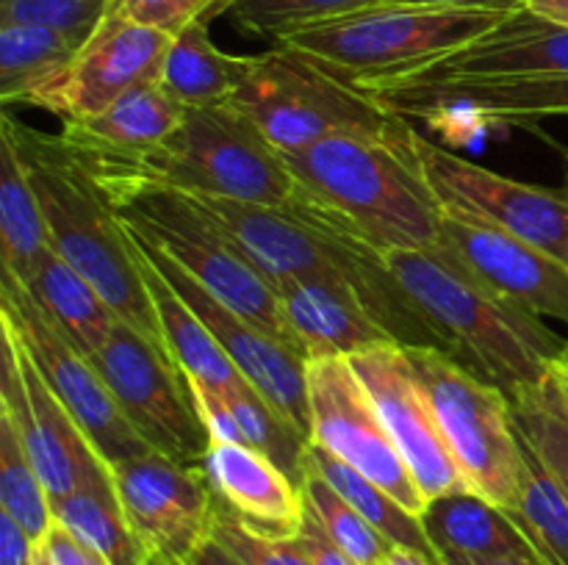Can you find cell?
<instances>
[{
    "mask_svg": "<svg viewBox=\"0 0 568 565\" xmlns=\"http://www.w3.org/2000/svg\"><path fill=\"white\" fill-rule=\"evenodd\" d=\"M464 565H547L538 554L532 557H521V554H508V557H491V559H475V563Z\"/></svg>",
    "mask_w": 568,
    "mask_h": 565,
    "instance_id": "cell-49",
    "label": "cell"
},
{
    "mask_svg": "<svg viewBox=\"0 0 568 565\" xmlns=\"http://www.w3.org/2000/svg\"><path fill=\"white\" fill-rule=\"evenodd\" d=\"M0 131L9 133L20 153L42 208L50 247L103 294L116 319L164 347L131 233L92 175L67 150L59 133L33 131L9 111L0 120Z\"/></svg>",
    "mask_w": 568,
    "mask_h": 565,
    "instance_id": "cell-3",
    "label": "cell"
},
{
    "mask_svg": "<svg viewBox=\"0 0 568 565\" xmlns=\"http://www.w3.org/2000/svg\"><path fill=\"white\" fill-rule=\"evenodd\" d=\"M286 325L305 358L358 355L364 349L397 343L392 332L366 310L358 294L331 277H288L275 286Z\"/></svg>",
    "mask_w": 568,
    "mask_h": 565,
    "instance_id": "cell-22",
    "label": "cell"
},
{
    "mask_svg": "<svg viewBox=\"0 0 568 565\" xmlns=\"http://www.w3.org/2000/svg\"><path fill=\"white\" fill-rule=\"evenodd\" d=\"M75 158L92 175V181L109 197V203L114 205V210L128 227L142 233L161 253L170 255L183 271H189L216 299L231 305L233 310L253 319L255 325H261L266 332H272L303 355L292 327L283 319L275 286L250 264V258L236 247L231 233L194 194L164 186V183L150 181V177L133 175V172L116 170V166L81 158V155H75Z\"/></svg>",
    "mask_w": 568,
    "mask_h": 565,
    "instance_id": "cell-5",
    "label": "cell"
},
{
    "mask_svg": "<svg viewBox=\"0 0 568 565\" xmlns=\"http://www.w3.org/2000/svg\"><path fill=\"white\" fill-rule=\"evenodd\" d=\"M22 286L42 308V314L89 358L100 352L120 321L103 294L81 271L72 269L53 247L39 255L37 266Z\"/></svg>",
    "mask_w": 568,
    "mask_h": 565,
    "instance_id": "cell-26",
    "label": "cell"
},
{
    "mask_svg": "<svg viewBox=\"0 0 568 565\" xmlns=\"http://www.w3.org/2000/svg\"><path fill=\"white\" fill-rule=\"evenodd\" d=\"M231 3L233 0H111L109 6L139 25L178 37L192 22H211L222 11H231Z\"/></svg>",
    "mask_w": 568,
    "mask_h": 565,
    "instance_id": "cell-41",
    "label": "cell"
},
{
    "mask_svg": "<svg viewBox=\"0 0 568 565\" xmlns=\"http://www.w3.org/2000/svg\"><path fill=\"white\" fill-rule=\"evenodd\" d=\"M514 11L381 3L286 33L275 44L366 89L408 75L475 42Z\"/></svg>",
    "mask_w": 568,
    "mask_h": 565,
    "instance_id": "cell-7",
    "label": "cell"
},
{
    "mask_svg": "<svg viewBox=\"0 0 568 565\" xmlns=\"http://www.w3.org/2000/svg\"><path fill=\"white\" fill-rule=\"evenodd\" d=\"M349 366L369 391L422 496L433 502L447 493L469 491L403 343H383L349 355Z\"/></svg>",
    "mask_w": 568,
    "mask_h": 565,
    "instance_id": "cell-19",
    "label": "cell"
},
{
    "mask_svg": "<svg viewBox=\"0 0 568 565\" xmlns=\"http://www.w3.org/2000/svg\"><path fill=\"white\" fill-rule=\"evenodd\" d=\"M53 518L78 541L103 554L111 565H148L153 559V552L144 546L122 510L114 480L81 487L53 502Z\"/></svg>",
    "mask_w": 568,
    "mask_h": 565,
    "instance_id": "cell-31",
    "label": "cell"
},
{
    "mask_svg": "<svg viewBox=\"0 0 568 565\" xmlns=\"http://www.w3.org/2000/svg\"><path fill=\"white\" fill-rule=\"evenodd\" d=\"M78 48L64 33L37 22H0V105L33 109L39 94L53 86Z\"/></svg>",
    "mask_w": 568,
    "mask_h": 565,
    "instance_id": "cell-28",
    "label": "cell"
},
{
    "mask_svg": "<svg viewBox=\"0 0 568 565\" xmlns=\"http://www.w3.org/2000/svg\"><path fill=\"white\" fill-rule=\"evenodd\" d=\"M0 314L14 325L22 347L42 371L44 382L81 424L109 469L153 452V446L125 419L92 358L42 314L26 286L14 277L3 275L0 280Z\"/></svg>",
    "mask_w": 568,
    "mask_h": 565,
    "instance_id": "cell-12",
    "label": "cell"
},
{
    "mask_svg": "<svg viewBox=\"0 0 568 565\" xmlns=\"http://www.w3.org/2000/svg\"><path fill=\"white\" fill-rule=\"evenodd\" d=\"M250 66L253 55L220 50L209 37V22L200 20L172 37L159 83L183 109H200L236 97Z\"/></svg>",
    "mask_w": 568,
    "mask_h": 565,
    "instance_id": "cell-27",
    "label": "cell"
},
{
    "mask_svg": "<svg viewBox=\"0 0 568 565\" xmlns=\"http://www.w3.org/2000/svg\"><path fill=\"white\" fill-rule=\"evenodd\" d=\"M560 371H564V377H566V382H568V349H566L564 360H560Z\"/></svg>",
    "mask_w": 568,
    "mask_h": 565,
    "instance_id": "cell-52",
    "label": "cell"
},
{
    "mask_svg": "<svg viewBox=\"0 0 568 565\" xmlns=\"http://www.w3.org/2000/svg\"><path fill=\"white\" fill-rule=\"evenodd\" d=\"M0 513L9 515L33 546H39L55 524L48 487L39 480L6 410H0Z\"/></svg>",
    "mask_w": 568,
    "mask_h": 565,
    "instance_id": "cell-34",
    "label": "cell"
},
{
    "mask_svg": "<svg viewBox=\"0 0 568 565\" xmlns=\"http://www.w3.org/2000/svg\"><path fill=\"white\" fill-rule=\"evenodd\" d=\"M233 103L283 155L338 133L388 136L405 125L403 116L383 109L364 89L283 44L253 55L250 75Z\"/></svg>",
    "mask_w": 568,
    "mask_h": 565,
    "instance_id": "cell-9",
    "label": "cell"
},
{
    "mask_svg": "<svg viewBox=\"0 0 568 565\" xmlns=\"http://www.w3.org/2000/svg\"><path fill=\"white\" fill-rule=\"evenodd\" d=\"M0 410L11 415L50 504L81 487L111 482L109 463L44 382L14 325L0 314Z\"/></svg>",
    "mask_w": 568,
    "mask_h": 565,
    "instance_id": "cell-13",
    "label": "cell"
},
{
    "mask_svg": "<svg viewBox=\"0 0 568 565\" xmlns=\"http://www.w3.org/2000/svg\"><path fill=\"white\" fill-rule=\"evenodd\" d=\"M183 111L186 109L172 100L159 81L142 83L89 120L61 122L59 136L70 147L87 153L136 158L172 136L181 125Z\"/></svg>",
    "mask_w": 568,
    "mask_h": 565,
    "instance_id": "cell-24",
    "label": "cell"
},
{
    "mask_svg": "<svg viewBox=\"0 0 568 565\" xmlns=\"http://www.w3.org/2000/svg\"><path fill=\"white\" fill-rule=\"evenodd\" d=\"M133 253H136L139 269H142L150 299H153L155 316H159L164 347L170 352V358L175 360L178 369L186 377H192V380L209 382L214 388H231L247 382L242 377V371L233 366V360L227 358L225 349L220 347V341L211 336L205 321L175 291V286L166 280L164 271L139 249L136 242H133Z\"/></svg>",
    "mask_w": 568,
    "mask_h": 565,
    "instance_id": "cell-25",
    "label": "cell"
},
{
    "mask_svg": "<svg viewBox=\"0 0 568 565\" xmlns=\"http://www.w3.org/2000/svg\"><path fill=\"white\" fill-rule=\"evenodd\" d=\"M442 247L477 280L538 319L568 325V266L530 242L442 210Z\"/></svg>",
    "mask_w": 568,
    "mask_h": 565,
    "instance_id": "cell-20",
    "label": "cell"
},
{
    "mask_svg": "<svg viewBox=\"0 0 568 565\" xmlns=\"http://www.w3.org/2000/svg\"><path fill=\"white\" fill-rule=\"evenodd\" d=\"M508 397L525 446L568 493V382L560 363L541 382L516 388Z\"/></svg>",
    "mask_w": 568,
    "mask_h": 565,
    "instance_id": "cell-33",
    "label": "cell"
},
{
    "mask_svg": "<svg viewBox=\"0 0 568 565\" xmlns=\"http://www.w3.org/2000/svg\"><path fill=\"white\" fill-rule=\"evenodd\" d=\"M294 541H297V546L303 548L305 557L314 565H361L358 559L349 557L344 548H338L336 543L327 537V532L322 530L320 521L308 513V507H305L303 530H300V535L294 537Z\"/></svg>",
    "mask_w": 568,
    "mask_h": 565,
    "instance_id": "cell-43",
    "label": "cell"
},
{
    "mask_svg": "<svg viewBox=\"0 0 568 565\" xmlns=\"http://www.w3.org/2000/svg\"><path fill=\"white\" fill-rule=\"evenodd\" d=\"M183 565H244V563L231 552V548L222 546L216 537H209V541H205L203 546H200Z\"/></svg>",
    "mask_w": 568,
    "mask_h": 565,
    "instance_id": "cell-46",
    "label": "cell"
},
{
    "mask_svg": "<svg viewBox=\"0 0 568 565\" xmlns=\"http://www.w3.org/2000/svg\"><path fill=\"white\" fill-rule=\"evenodd\" d=\"M386 264L458 363L505 393L536 386L564 360L568 341L530 310L477 280L442 244L388 249Z\"/></svg>",
    "mask_w": 568,
    "mask_h": 565,
    "instance_id": "cell-2",
    "label": "cell"
},
{
    "mask_svg": "<svg viewBox=\"0 0 568 565\" xmlns=\"http://www.w3.org/2000/svg\"><path fill=\"white\" fill-rule=\"evenodd\" d=\"M525 9L536 17L568 28V0H525Z\"/></svg>",
    "mask_w": 568,
    "mask_h": 565,
    "instance_id": "cell-47",
    "label": "cell"
},
{
    "mask_svg": "<svg viewBox=\"0 0 568 565\" xmlns=\"http://www.w3.org/2000/svg\"><path fill=\"white\" fill-rule=\"evenodd\" d=\"M444 103H464L469 111L491 120H530V116L568 114V75L530 78L514 83H488V86H466L453 92L425 94V97L392 100L381 103L397 116H425L442 109Z\"/></svg>",
    "mask_w": 568,
    "mask_h": 565,
    "instance_id": "cell-29",
    "label": "cell"
},
{
    "mask_svg": "<svg viewBox=\"0 0 568 565\" xmlns=\"http://www.w3.org/2000/svg\"><path fill=\"white\" fill-rule=\"evenodd\" d=\"M405 355L430 399L466 487L497 507L514 510L525 487L527 449L508 393L444 349L405 347Z\"/></svg>",
    "mask_w": 568,
    "mask_h": 565,
    "instance_id": "cell-8",
    "label": "cell"
},
{
    "mask_svg": "<svg viewBox=\"0 0 568 565\" xmlns=\"http://www.w3.org/2000/svg\"><path fill=\"white\" fill-rule=\"evenodd\" d=\"M200 465L216 502L250 532L272 541L300 535L305 524L303 487L270 458L244 443H211Z\"/></svg>",
    "mask_w": 568,
    "mask_h": 565,
    "instance_id": "cell-21",
    "label": "cell"
},
{
    "mask_svg": "<svg viewBox=\"0 0 568 565\" xmlns=\"http://www.w3.org/2000/svg\"><path fill=\"white\" fill-rule=\"evenodd\" d=\"M128 227V225H125ZM133 242L139 244L144 255L166 275V280L175 286V291L192 305L194 314L205 321L211 336L220 341L227 358L233 360L244 380L305 438L311 441V413H308V386H305V358L255 325L253 319L242 316L216 299L205 286H200L189 271H183L170 255L161 253L153 242L128 227Z\"/></svg>",
    "mask_w": 568,
    "mask_h": 565,
    "instance_id": "cell-16",
    "label": "cell"
},
{
    "mask_svg": "<svg viewBox=\"0 0 568 565\" xmlns=\"http://www.w3.org/2000/svg\"><path fill=\"white\" fill-rule=\"evenodd\" d=\"M381 565H436L430 557L425 554L414 552V548H405V546H392V552L386 554Z\"/></svg>",
    "mask_w": 568,
    "mask_h": 565,
    "instance_id": "cell-48",
    "label": "cell"
},
{
    "mask_svg": "<svg viewBox=\"0 0 568 565\" xmlns=\"http://www.w3.org/2000/svg\"><path fill=\"white\" fill-rule=\"evenodd\" d=\"M220 391L236 415L244 446L270 458L283 474L303 485L305 469H308V441L250 382L220 388Z\"/></svg>",
    "mask_w": 568,
    "mask_h": 565,
    "instance_id": "cell-36",
    "label": "cell"
},
{
    "mask_svg": "<svg viewBox=\"0 0 568 565\" xmlns=\"http://www.w3.org/2000/svg\"><path fill=\"white\" fill-rule=\"evenodd\" d=\"M39 548L44 552V557L53 565H111L103 554H98L94 548H89L87 543L78 541L72 532H67L61 524L50 526V532L44 535V541L39 543Z\"/></svg>",
    "mask_w": 568,
    "mask_h": 565,
    "instance_id": "cell-42",
    "label": "cell"
},
{
    "mask_svg": "<svg viewBox=\"0 0 568 565\" xmlns=\"http://www.w3.org/2000/svg\"><path fill=\"white\" fill-rule=\"evenodd\" d=\"M303 499L308 513L320 521L322 530L327 532L338 548L358 559L361 565H381L386 554L392 552V543L314 469H305Z\"/></svg>",
    "mask_w": 568,
    "mask_h": 565,
    "instance_id": "cell-37",
    "label": "cell"
},
{
    "mask_svg": "<svg viewBox=\"0 0 568 565\" xmlns=\"http://www.w3.org/2000/svg\"><path fill=\"white\" fill-rule=\"evenodd\" d=\"M197 199L220 219L236 247L272 286L288 277L342 280L392 332L394 341L403 347H436L447 352V343L388 269L386 255L361 238L342 216L322 208L300 188V183L294 197L277 208L222 197Z\"/></svg>",
    "mask_w": 568,
    "mask_h": 565,
    "instance_id": "cell-1",
    "label": "cell"
},
{
    "mask_svg": "<svg viewBox=\"0 0 568 565\" xmlns=\"http://www.w3.org/2000/svg\"><path fill=\"white\" fill-rule=\"evenodd\" d=\"M564 161H566V181H568V150L564 153Z\"/></svg>",
    "mask_w": 568,
    "mask_h": 565,
    "instance_id": "cell-53",
    "label": "cell"
},
{
    "mask_svg": "<svg viewBox=\"0 0 568 565\" xmlns=\"http://www.w3.org/2000/svg\"><path fill=\"white\" fill-rule=\"evenodd\" d=\"M381 3L386 0H233L231 17L242 31L272 37L277 42L300 28L320 25Z\"/></svg>",
    "mask_w": 568,
    "mask_h": 565,
    "instance_id": "cell-38",
    "label": "cell"
},
{
    "mask_svg": "<svg viewBox=\"0 0 568 565\" xmlns=\"http://www.w3.org/2000/svg\"><path fill=\"white\" fill-rule=\"evenodd\" d=\"M70 150L81 158L116 166L197 197H222L277 208L297 192L286 155L233 100L186 109L172 136L136 158Z\"/></svg>",
    "mask_w": 568,
    "mask_h": 565,
    "instance_id": "cell-6",
    "label": "cell"
},
{
    "mask_svg": "<svg viewBox=\"0 0 568 565\" xmlns=\"http://www.w3.org/2000/svg\"><path fill=\"white\" fill-rule=\"evenodd\" d=\"M133 430L166 458L200 465L211 449L209 427L194 402L189 377L164 347L116 321L109 341L92 355Z\"/></svg>",
    "mask_w": 568,
    "mask_h": 565,
    "instance_id": "cell-10",
    "label": "cell"
},
{
    "mask_svg": "<svg viewBox=\"0 0 568 565\" xmlns=\"http://www.w3.org/2000/svg\"><path fill=\"white\" fill-rule=\"evenodd\" d=\"M128 521L153 554L186 563L211 537L216 496L203 465L148 452L111 469Z\"/></svg>",
    "mask_w": 568,
    "mask_h": 565,
    "instance_id": "cell-17",
    "label": "cell"
},
{
    "mask_svg": "<svg viewBox=\"0 0 568 565\" xmlns=\"http://www.w3.org/2000/svg\"><path fill=\"white\" fill-rule=\"evenodd\" d=\"M48 227L9 133L0 131V260L3 275L26 282L48 249Z\"/></svg>",
    "mask_w": 568,
    "mask_h": 565,
    "instance_id": "cell-30",
    "label": "cell"
},
{
    "mask_svg": "<svg viewBox=\"0 0 568 565\" xmlns=\"http://www.w3.org/2000/svg\"><path fill=\"white\" fill-rule=\"evenodd\" d=\"M308 469H314L316 474L325 476L383 537H386L392 546H405L414 548V552L425 554L433 563L442 565V557L433 548L430 537H427L425 526H422L419 515L408 513L403 504L394 496H388L383 487H377L375 482L366 480L364 474H358L355 469H349L344 460H338L336 454H331L327 449H322L320 443L308 441Z\"/></svg>",
    "mask_w": 568,
    "mask_h": 565,
    "instance_id": "cell-32",
    "label": "cell"
},
{
    "mask_svg": "<svg viewBox=\"0 0 568 565\" xmlns=\"http://www.w3.org/2000/svg\"><path fill=\"white\" fill-rule=\"evenodd\" d=\"M211 537L231 548L244 565H314L294 537L292 541H272V537L255 535L220 502H216Z\"/></svg>",
    "mask_w": 568,
    "mask_h": 565,
    "instance_id": "cell-40",
    "label": "cell"
},
{
    "mask_svg": "<svg viewBox=\"0 0 568 565\" xmlns=\"http://www.w3.org/2000/svg\"><path fill=\"white\" fill-rule=\"evenodd\" d=\"M148 565H183V563H175V559H166V557H159V554H153V559H150Z\"/></svg>",
    "mask_w": 568,
    "mask_h": 565,
    "instance_id": "cell-51",
    "label": "cell"
},
{
    "mask_svg": "<svg viewBox=\"0 0 568 565\" xmlns=\"http://www.w3.org/2000/svg\"><path fill=\"white\" fill-rule=\"evenodd\" d=\"M508 513L544 563L568 565V493L530 449L521 499Z\"/></svg>",
    "mask_w": 568,
    "mask_h": 565,
    "instance_id": "cell-35",
    "label": "cell"
},
{
    "mask_svg": "<svg viewBox=\"0 0 568 565\" xmlns=\"http://www.w3.org/2000/svg\"><path fill=\"white\" fill-rule=\"evenodd\" d=\"M311 441L375 482L408 513L422 515V496L408 463L394 446L369 391L344 355H316L305 360Z\"/></svg>",
    "mask_w": 568,
    "mask_h": 565,
    "instance_id": "cell-14",
    "label": "cell"
},
{
    "mask_svg": "<svg viewBox=\"0 0 568 565\" xmlns=\"http://www.w3.org/2000/svg\"><path fill=\"white\" fill-rule=\"evenodd\" d=\"M111 0H0V22H37L75 44L92 37Z\"/></svg>",
    "mask_w": 568,
    "mask_h": 565,
    "instance_id": "cell-39",
    "label": "cell"
},
{
    "mask_svg": "<svg viewBox=\"0 0 568 565\" xmlns=\"http://www.w3.org/2000/svg\"><path fill=\"white\" fill-rule=\"evenodd\" d=\"M410 133L408 125L388 136L338 133L286 155L288 170L381 253L433 249L442 244V205L416 164Z\"/></svg>",
    "mask_w": 568,
    "mask_h": 565,
    "instance_id": "cell-4",
    "label": "cell"
},
{
    "mask_svg": "<svg viewBox=\"0 0 568 565\" xmlns=\"http://www.w3.org/2000/svg\"><path fill=\"white\" fill-rule=\"evenodd\" d=\"M410 150L444 214L525 238L568 266V192L499 175L416 131Z\"/></svg>",
    "mask_w": 568,
    "mask_h": 565,
    "instance_id": "cell-11",
    "label": "cell"
},
{
    "mask_svg": "<svg viewBox=\"0 0 568 565\" xmlns=\"http://www.w3.org/2000/svg\"><path fill=\"white\" fill-rule=\"evenodd\" d=\"M33 565H53V563H50V559L44 557V552H42V548L37 546V552H33Z\"/></svg>",
    "mask_w": 568,
    "mask_h": 565,
    "instance_id": "cell-50",
    "label": "cell"
},
{
    "mask_svg": "<svg viewBox=\"0 0 568 565\" xmlns=\"http://www.w3.org/2000/svg\"><path fill=\"white\" fill-rule=\"evenodd\" d=\"M419 518L433 548L442 557V565H464L475 559L508 557V554H521V557L536 554L508 510L486 502L471 491L433 499Z\"/></svg>",
    "mask_w": 568,
    "mask_h": 565,
    "instance_id": "cell-23",
    "label": "cell"
},
{
    "mask_svg": "<svg viewBox=\"0 0 568 565\" xmlns=\"http://www.w3.org/2000/svg\"><path fill=\"white\" fill-rule=\"evenodd\" d=\"M568 75V28L519 9L455 53L388 81L366 86L377 103L425 97L488 83Z\"/></svg>",
    "mask_w": 568,
    "mask_h": 565,
    "instance_id": "cell-15",
    "label": "cell"
},
{
    "mask_svg": "<svg viewBox=\"0 0 568 565\" xmlns=\"http://www.w3.org/2000/svg\"><path fill=\"white\" fill-rule=\"evenodd\" d=\"M386 3L447 6V9H494V11H519V9H525V0H386Z\"/></svg>",
    "mask_w": 568,
    "mask_h": 565,
    "instance_id": "cell-45",
    "label": "cell"
},
{
    "mask_svg": "<svg viewBox=\"0 0 568 565\" xmlns=\"http://www.w3.org/2000/svg\"><path fill=\"white\" fill-rule=\"evenodd\" d=\"M33 546L26 532L0 513V565H33Z\"/></svg>",
    "mask_w": 568,
    "mask_h": 565,
    "instance_id": "cell-44",
    "label": "cell"
},
{
    "mask_svg": "<svg viewBox=\"0 0 568 565\" xmlns=\"http://www.w3.org/2000/svg\"><path fill=\"white\" fill-rule=\"evenodd\" d=\"M170 42L172 37L139 25L109 6L64 75L39 94L33 109L48 111L61 122L89 120L131 89L159 81Z\"/></svg>",
    "mask_w": 568,
    "mask_h": 565,
    "instance_id": "cell-18",
    "label": "cell"
}]
</instances>
